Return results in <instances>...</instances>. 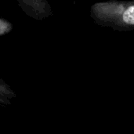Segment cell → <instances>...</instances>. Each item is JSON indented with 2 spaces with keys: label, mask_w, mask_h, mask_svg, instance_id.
Returning <instances> with one entry per match:
<instances>
[{
  "label": "cell",
  "mask_w": 134,
  "mask_h": 134,
  "mask_svg": "<svg viewBox=\"0 0 134 134\" xmlns=\"http://www.w3.org/2000/svg\"><path fill=\"white\" fill-rule=\"evenodd\" d=\"M90 15L95 23L114 31H134V1L97 2L91 6Z\"/></svg>",
  "instance_id": "obj_1"
},
{
  "label": "cell",
  "mask_w": 134,
  "mask_h": 134,
  "mask_svg": "<svg viewBox=\"0 0 134 134\" xmlns=\"http://www.w3.org/2000/svg\"><path fill=\"white\" fill-rule=\"evenodd\" d=\"M23 12L30 17L42 20L53 14L50 4L46 0H17Z\"/></svg>",
  "instance_id": "obj_2"
},
{
  "label": "cell",
  "mask_w": 134,
  "mask_h": 134,
  "mask_svg": "<svg viewBox=\"0 0 134 134\" xmlns=\"http://www.w3.org/2000/svg\"><path fill=\"white\" fill-rule=\"evenodd\" d=\"M0 97L9 100L16 97V93H14V91L11 89V87L8 84H6L1 79H0Z\"/></svg>",
  "instance_id": "obj_3"
},
{
  "label": "cell",
  "mask_w": 134,
  "mask_h": 134,
  "mask_svg": "<svg viewBox=\"0 0 134 134\" xmlns=\"http://www.w3.org/2000/svg\"><path fill=\"white\" fill-rule=\"evenodd\" d=\"M12 28L13 26L9 21L2 18H0V36L6 33H9L12 30Z\"/></svg>",
  "instance_id": "obj_4"
},
{
  "label": "cell",
  "mask_w": 134,
  "mask_h": 134,
  "mask_svg": "<svg viewBox=\"0 0 134 134\" xmlns=\"http://www.w3.org/2000/svg\"><path fill=\"white\" fill-rule=\"evenodd\" d=\"M11 104V101L9 100H7V99H4V98H2L0 97V105L1 104H3V105H9Z\"/></svg>",
  "instance_id": "obj_5"
}]
</instances>
